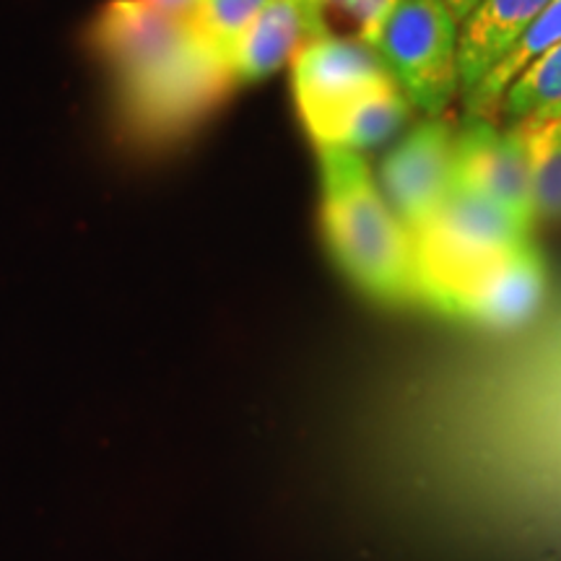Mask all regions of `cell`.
<instances>
[{
  "mask_svg": "<svg viewBox=\"0 0 561 561\" xmlns=\"http://www.w3.org/2000/svg\"><path fill=\"white\" fill-rule=\"evenodd\" d=\"M533 170L536 219L561 221V112L549 121L515 125Z\"/></svg>",
  "mask_w": 561,
  "mask_h": 561,
  "instance_id": "14",
  "label": "cell"
},
{
  "mask_svg": "<svg viewBox=\"0 0 561 561\" xmlns=\"http://www.w3.org/2000/svg\"><path fill=\"white\" fill-rule=\"evenodd\" d=\"M559 42H561V0H551V3L541 11V16L528 26V32L523 34L520 42H517V45L507 53V58L496 62V66L491 68V73L471 91V94L462 96L460 102H462V110H466V115L486 117V121L496 123V110H500V102L510 83L515 81L533 60L541 58L546 50H551V47L559 45Z\"/></svg>",
  "mask_w": 561,
  "mask_h": 561,
  "instance_id": "11",
  "label": "cell"
},
{
  "mask_svg": "<svg viewBox=\"0 0 561 561\" xmlns=\"http://www.w3.org/2000/svg\"><path fill=\"white\" fill-rule=\"evenodd\" d=\"M458 34L445 0H392L364 45L424 117L447 115L460 100Z\"/></svg>",
  "mask_w": 561,
  "mask_h": 561,
  "instance_id": "4",
  "label": "cell"
},
{
  "mask_svg": "<svg viewBox=\"0 0 561 561\" xmlns=\"http://www.w3.org/2000/svg\"><path fill=\"white\" fill-rule=\"evenodd\" d=\"M445 5H447V9H450L455 21H458V24H462V21L471 16L476 9H479L481 0H445Z\"/></svg>",
  "mask_w": 561,
  "mask_h": 561,
  "instance_id": "17",
  "label": "cell"
},
{
  "mask_svg": "<svg viewBox=\"0 0 561 561\" xmlns=\"http://www.w3.org/2000/svg\"><path fill=\"white\" fill-rule=\"evenodd\" d=\"M543 294V261L536 244L528 242L462 278L445 294L437 312L491 331H510L525 325L538 312Z\"/></svg>",
  "mask_w": 561,
  "mask_h": 561,
  "instance_id": "8",
  "label": "cell"
},
{
  "mask_svg": "<svg viewBox=\"0 0 561 561\" xmlns=\"http://www.w3.org/2000/svg\"><path fill=\"white\" fill-rule=\"evenodd\" d=\"M328 34L322 0H265L234 50L237 83L261 81Z\"/></svg>",
  "mask_w": 561,
  "mask_h": 561,
  "instance_id": "9",
  "label": "cell"
},
{
  "mask_svg": "<svg viewBox=\"0 0 561 561\" xmlns=\"http://www.w3.org/2000/svg\"><path fill=\"white\" fill-rule=\"evenodd\" d=\"M455 130L450 117H424L380 161L377 185L403 227L419 231L455 185Z\"/></svg>",
  "mask_w": 561,
  "mask_h": 561,
  "instance_id": "6",
  "label": "cell"
},
{
  "mask_svg": "<svg viewBox=\"0 0 561 561\" xmlns=\"http://www.w3.org/2000/svg\"><path fill=\"white\" fill-rule=\"evenodd\" d=\"M390 73L362 39H312L294 58V96L312 144L339 146L348 112L375 89L390 83Z\"/></svg>",
  "mask_w": 561,
  "mask_h": 561,
  "instance_id": "5",
  "label": "cell"
},
{
  "mask_svg": "<svg viewBox=\"0 0 561 561\" xmlns=\"http://www.w3.org/2000/svg\"><path fill=\"white\" fill-rule=\"evenodd\" d=\"M411 110V102L396 87V81L385 83L348 112L339 146L356 153L380 149L409 125Z\"/></svg>",
  "mask_w": 561,
  "mask_h": 561,
  "instance_id": "13",
  "label": "cell"
},
{
  "mask_svg": "<svg viewBox=\"0 0 561 561\" xmlns=\"http://www.w3.org/2000/svg\"><path fill=\"white\" fill-rule=\"evenodd\" d=\"M320 224L343 276L382 305H419L411 231L385 201L364 153L322 146Z\"/></svg>",
  "mask_w": 561,
  "mask_h": 561,
  "instance_id": "2",
  "label": "cell"
},
{
  "mask_svg": "<svg viewBox=\"0 0 561 561\" xmlns=\"http://www.w3.org/2000/svg\"><path fill=\"white\" fill-rule=\"evenodd\" d=\"M549 3L551 0H481L458 34L460 100L486 79L496 62L507 58Z\"/></svg>",
  "mask_w": 561,
  "mask_h": 561,
  "instance_id": "10",
  "label": "cell"
},
{
  "mask_svg": "<svg viewBox=\"0 0 561 561\" xmlns=\"http://www.w3.org/2000/svg\"><path fill=\"white\" fill-rule=\"evenodd\" d=\"M263 5L265 0H206L198 21H195V30L231 66L240 37Z\"/></svg>",
  "mask_w": 561,
  "mask_h": 561,
  "instance_id": "15",
  "label": "cell"
},
{
  "mask_svg": "<svg viewBox=\"0 0 561 561\" xmlns=\"http://www.w3.org/2000/svg\"><path fill=\"white\" fill-rule=\"evenodd\" d=\"M530 227L471 187L453 185L437 214L413 231L419 268V305L437 310L445 294L494 257L523 248Z\"/></svg>",
  "mask_w": 561,
  "mask_h": 561,
  "instance_id": "3",
  "label": "cell"
},
{
  "mask_svg": "<svg viewBox=\"0 0 561 561\" xmlns=\"http://www.w3.org/2000/svg\"><path fill=\"white\" fill-rule=\"evenodd\" d=\"M89 42L115 76L125 136L140 146L180 140L237 83L229 60L195 26L161 16L138 0L104 5Z\"/></svg>",
  "mask_w": 561,
  "mask_h": 561,
  "instance_id": "1",
  "label": "cell"
},
{
  "mask_svg": "<svg viewBox=\"0 0 561 561\" xmlns=\"http://www.w3.org/2000/svg\"><path fill=\"white\" fill-rule=\"evenodd\" d=\"M455 185L471 187L510 210L525 227H536L533 170L517 128L462 115L455 130Z\"/></svg>",
  "mask_w": 561,
  "mask_h": 561,
  "instance_id": "7",
  "label": "cell"
},
{
  "mask_svg": "<svg viewBox=\"0 0 561 561\" xmlns=\"http://www.w3.org/2000/svg\"><path fill=\"white\" fill-rule=\"evenodd\" d=\"M561 112V42L536 58L504 91L496 123L515 128L523 123L549 121Z\"/></svg>",
  "mask_w": 561,
  "mask_h": 561,
  "instance_id": "12",
  "label": "cell"
},
{
  "mask_svg": "<svg viewBox=\"0 0 561 561\" xmlns=\"http://www.w3.org/2000/svg\"><path fill=\"white\" fill-rule=\"evenodd\" d=\"M138 3L149 5V9L161 13V16L180 21V24L195 26V21H198L206 0H138Z\"/></svg>",
  "mask_w": 561,
  "mask_h": 561,
  "instance_id": "16",
  "label": "cell"
}]
</instances>
